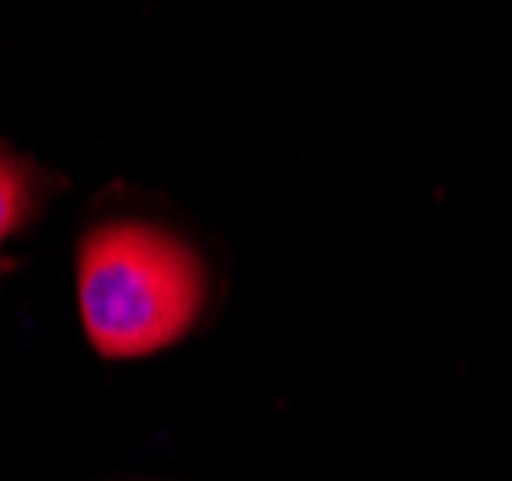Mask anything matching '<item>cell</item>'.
<instances>
[{
    "label": "cell",
    "instance_id": "1",
    "mask_svg": "<svg viewBox=\"0 0 512 481\" xmlns=\"http://www.w3.org/2000/svg\"><path fill=\"white\" fill-rule=\"evenodd\" d=\"M205 297L201 254L158 224H101L77 247L81 328L104 358L166 351L197 324Z\"/></svg>",
    "mask_w": 512,
    "mask_h": 481
},
{
    "label": "cell",
    "instance_id": "2",
    "mask_svg": "<svg viewBox=\"0 0 512 481\" xmlns=\"http://www.w3.org/2000/svg\"><path fill=\"white\" fill-rule=\"evenodd\" d=\"M35 204V181H31V166L24 158L0 147V251L4 243L24 228L27 212Z\"/></svg>",
    "mask_w": 512,
    "mask_h": 481
}]
</instances>
